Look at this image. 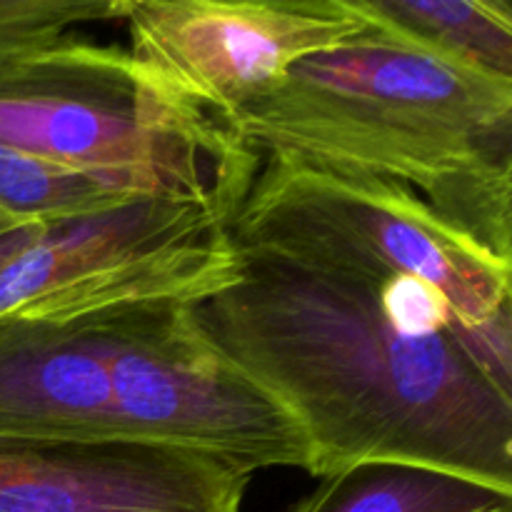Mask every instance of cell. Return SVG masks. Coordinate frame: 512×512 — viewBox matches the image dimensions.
Instances as JSON below:
<instances>
[{
    "instance_id": "obj_10",
    "label": "cell",
    "mask_w": 512,
    "mask_h": 512,
    "mask_svg": "<svg viewBox=\"0 0 512 512\" xmlns=\"http://www.w3.org/2000/svg\"><path fill=\"white\" fill-rule=\"evenodd\" d=\"M290 512H512V490L413 463H358L318 478Z\"/></svg>"
},
{
    "instance_id": "obj_3",
    "label": "cell",
    "mask_w": 512,
    "mask_h": 512,
    "mask_svg": "<svg viewBox=\"0 0 512 512\" xmlns=\"http://www.w3.org/2000/svg\"><path fill=\"white\" fill-rule=\"evenodd\" d=\"M233 248L385 283L438 288L463 325L512 300V263L440 218L413 188L295 155H258L243 193L225 208Z\"/></svg>"
},
{
    "instance_id": "obj_1",
    "label": "cell",
    "mask_w": 512,
    "mask_h": 512,
    "mask_svg": "<svg viewBox=\"0 0 512 512\" xmlns=\"http://www.w3.org/2000/svg\"><path fill=\"white\" fill-rule=\"evenodd\" d=\"M233 245V243H230ZM188 303L195 328L303 430L313 478L413 463L512 490V398L455 335L390 313L380 285L238 250Z\"/></svg>"
},
{
    "instance_id": "obj_7",
    "label": "cell",
    "mask_w": 512,
    "mask_h": 512,
    "mask_svg": "<svg viewBox=\"0 0 512 512\" xmlns=\"http://www.w3.org/2000/svg\"><path fill=\"white\" fill-rule=\"evenodd\" d=\"M250 478L123 435L0 440V512H243Z\"/></svg>"
},
{
    "instance_id": "obj_5",
    "label": "cell",
    "mask_w": 512,
    "mask_h": 512,
    "mask_svg": "<svg viewBox=\"0 0 512 512\" xmlns=\"http://www.w3.org/2000/svg\"><path fill=\"white\" fill-rule=\"evenodd\" d=\"M0 148L148 195H215L218 153L143 88L128 50L70 35L0 60Z\"/></svg>"
},
{
    "instance_id": "obj_14",
    "label": "cell",
    "mask_w": 512,
    "mask_h": 512,
    "mask_svg": "<svg viewBox=\"0 0 512 512\" xmlns=\"http://www.w3.org/2000/svg\"><path fill=\"white\" fill-rule=\"evenodd\" d=\"M8 228H18V225L10 223V220H5V218H0V233H3V230H8Z\"/></svg>"
},
{
    "instance_id": "obj_11",
    "label": "cell",
    "mask_w": 512,
    "mask_h": 512,
    "mask_svg": "<svg viewBox=\"0 0 512 512\" xmlns=\"http://www.w3.org/2000/svg\"><path fill=\"white\" fill-rule=\"evenodd\" d=\"M143 198L150 195L125 180L0 148V218L15 225L55 228Z\"/></svg>"
},
{
    "instance_id": "obj_8",
    "label": "cell",
    "mask_w": 512,
    "mask_h": 512,
    "mask_svg": "<svg viewBox=\"0 0 512 512\" xmlns=\"http://www.w3.org/2000/svg\"><path fill=\"white\" fill-rule=\"evenodd\" d=\"M113 390L75 330L0 320V440L113 438Z\"/></svg>"
},
{
    "instance_id": "obj_6",
    "label": "cell",
    "mask_w": 512,
    "mask_h": 512,
    "mask_svg": "<svg viewBox=\"0 0 512 512\" xmlns=\"http://www.w3.org/2000/svg\"><path fill=\"white\" fill-rule=\"evenodd\" d=\"M143 88L203 135L220 163V128L285 70L365 30L353 0H120ZM218 163V165H220Z\"/></svg>"
},
{
    "instance_id": "obj_4",
    "label": "cell",
    "mask_w": 512,
    "mask_h": 512,
    "mask_svg": "<svg viewBox=\"0 0 512 512\" xmlns=\"http://www.w3.org/2000/svg\"><path fill=\"white\" fill-rule=\"evenodd\" d=\"M188 303H145L63 325L103 363L118 435L208 455L250 475L308 473L303 430L205 340Z\"/></svg>"
},
{
    "instance_id": "obj_12",
    "label": "cell",
    "mask_w": 512,
    "mask_h": 512,
    "mask_svg": "<svg viewBox=\"0 0 512 512\" xmlns=\"http://www.w3.org/2000/svg\"><path fill=\"white\" fill-rule=\"evenodd\" d=\"M120 0H0V60L65 38L70 28L118 20Z\"/></svg>"
},
{
    "instance_id": "obj_9",
    "label": "cell",
    "mask_w": 512,
    "mask_h": 512,
    "mask_svg": "<svg viewBox=\"0 0 512 512\" xmlns=\"http://www.w3.org/2000/svg\"><path fill=\"white\" fill-rule=\"evenodd\" d=\"M365 25L425 55L512 80L510 0H353Z\"/></svg>"
},
{
    "instance_id": "obj_2",
    "label": "cell",
    "mask_w": 512,
    "mask_h": 512,
    "mask_svg": "<svg viewBox=\"0 0 512 512\" xmlns=\"http://www.w3.org/2000/svg\"><path fill=\"white\" fill-rule=\"evenodd\" d=\"M250 155H295L413 188L512 263V80L408 48L365 25L285 70L220 128Z\"/></svg>"
},
{
    "instance_id": "obj_13",
    "label": "cell",
    "mask_w": 512,
    "mask_h": 512,
    "mask_svg": "<svg viewBox=\"0 0 512 512\" xmlns=\"http://www.w3.org/2000/svg\"><path fill=\"white\" fill-rule=\"evenodd\" d=\"M48 228L43 225H18V228H8L0 233V268L8 265L18 253H23L28 245H33L40 235Z\"/></svg>"
}]
</instances>
